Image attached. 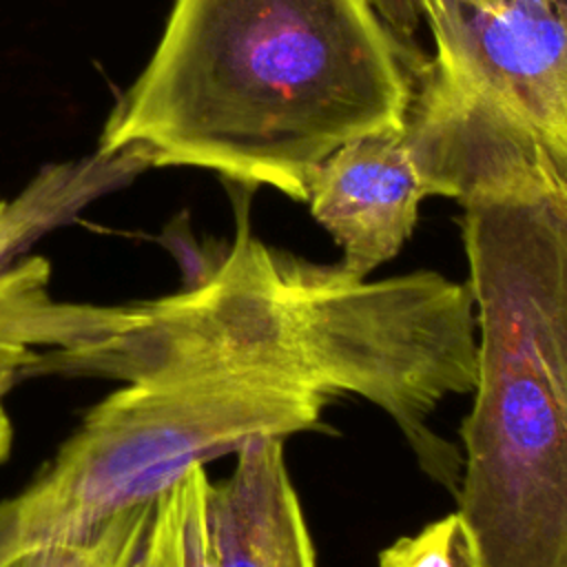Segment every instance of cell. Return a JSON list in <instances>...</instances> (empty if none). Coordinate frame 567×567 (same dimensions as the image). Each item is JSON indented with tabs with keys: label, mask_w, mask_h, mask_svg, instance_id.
I'll return each mask as SVG.
<instances>
[{
	"label": "cell",
	"mask_w": 567,
	"mask_h": 567,
	"mask_svg": "<svg viewBox=\"0 0 567 567\" xmlns=\"http://www.w3.org/2000/svg\"><path fill=\"white\" fill-rule=\"evenodd\" d=\"M233 210L235 235L206 277L142 301L122 330L35 350L22 365L20 381L122 385L0 501V565L153 501L250 439L339 436L323 416L330 405L390 399L396 352L372 288L339 264L266 244L248 204Z\"/></svg>",
	"instance_id": "obj_1"
},
{
	"label": "cell",
	"mask_w": 567,
	"mask_h": 567,
	"mask_svg": "<svg viewBox=\"0 0 567 567\" xmlns=\"http://www.w3.org/2000/svg\"><path fill=\"white\" fill-rule=\"evenodd\" d=\"M405 131L427 195L463 208L476 381L456 512L478 567H567V159L427 64Z\"/></svg>",
	"instance_id": "obj_2"
},
{
	"label": "cell",
	"mask_w": 567,
	"mask_h": 567,
	"mask_svg": "<svg viewBox=\"0 0 567 567\" xmlns=\"http://www.w3.org/2000/svg\"><path fill=\"white\" fill-rule=\"evenodd\" d=\"M425 62L372 0H173L97 153L306 204L330 153L405 126Z\"/></svg>",
	"instance_id": "obj_3"
},
{
	"label": "cell",
	"mask_w": 567,
	"mask_h": 567,
	"mask_svg": "<svg viewBox=\"0 0 567 567\" xmlns=\"http://www.w3.org/2000/svg\"><path fill=\"white\" fill-rule=\"evenodd\" d=\"M427 31L434 71L492 100L567 159V22L549 0H509L496 11L439 0Z\"/></svg>",
	"instance_id": "obj_4"
},
{
	"label": "cell",
	"mask_w": 567,
	"mask_h": 567,
	"mask_svg": "<svg viewBox=\"0 0 567 567\" xmlns=\"http://www.w3.org/2000/svg\"><path fill=\"white\" fill-rule=\"evenodd\" d=\"M425 197L403 126L357 137L330 153L310 177L306 204L341 248L343 268L370 277L412 237Z\"/></svg>",
	"instance_id": "obj_5"
},
{
	"label": "cell",
	"mask_w": 567,
	"mask_h": 567,
	"mask_svg": "<svg viewBox=\"0 0 567 567\" xmlns=\"http://www.w3.org/2000/svg\"><path fill=\"white\" fill-rule=\"evenodd\" d=\"M235 456L233 472L208 492L215 567H317L284 439H250Z\"/></svg>",
	"instance_id": "obj_6"
},
{
	"label": "cell",
	"mask_w": 567,
	"mask_h": 567,
	"mask_svg": "<svg viewBox=\"0 0 567 567\" xmlns=\"http://www.w3.org/2000/svg\"><path fill=\"white\" fill-rule=\"evenodd\" d=\"M51 266L27 257L0 268V352L64 348L122 330L142 317V301L100 306L55 299Z\"/></svg>",
	"instance_id": "obj_7"
},
{
	"label": "cell",
	"mask_w": 567,
	"mask_h": 567,
	"mask_svg": "<svg viewBox=\"0 0 567 567\" xmlns=\"http://www.w3.org/2000/svg\"><path fill=\"white\" fill-rule=\"evenodd\" d=\"M144 166L126 155L95 153L78 164L44 168L16 199H0V268L42 233L71 219L82 206Z\"/></svg>",
	"instance_id": "obj_8"
},
{
	"label": "cell",
	"mask_w": 567,
	"mask_h": 567,
	"mask_svg": "<svg viewBox=\"0 0 567 567\" xmlns=\"http://www.w3.org/2000/svg\"><path fill=\"white\" fill-rule=\"evenodd\" d=\"M208 492L210 478L204 465H195L153 498L135 567H215Z\"/></svg>",
	"instance_id": "obj_9"
},
{
	"label": "cell",
	"mask_w": 567,
	"mask_h": 567,
	"mask_svg": "<svg viewBox=\"0 0 567 567\" xmlns=\"http://www.w3.org/2000/svg\"><path fill=\"white\" fill-rule=\"evenodd\" d=\"M153 501L117 509L91 529L35 545L0 567H135Z\"/></svg>",
	"instance_id": "obj_10"
},
{
	"label": "cell",
	"mask_w": 567,
	"mask_h": 567,
	"mask_svg": "<svg viewBox=\"0 0 567 567\" xmlns=\"http://www.w3.org/2000/svg\"><path fill=\"white\" fill-rule=\"evenodd\" d=\"M379 567H478V563L461 514L452 512L381 549Z\"/></svg>",
	"instance_id": "obj_11"
},
{
	"label": "cell",
	"mask_w": 567,
	"mask_h": 567,
	"mask_svg": "<svg viewBox=\"0 0 567 567\" xmlns=\"http://www.w3.org/2000/svg\"><path fill=\"white\" fill-rule=\"evenodd\" d=\"M392 29L412 47H416V35L427 29V22L439 9V0H372Z\"/></svg>",
	"instance_id": "obj_12"
},
{
	"label": "cell",
	"mask_w": 567,
	"mask_h": 567,
	"mask_svg": "<svg viewBox=\"0 0 567 567\" xmlns=\"http://www.w3.org/2000/svg\"><path fill=\"white\" fill-rule=\"evenodd\" d=\"M35 350L27 352H0V463H4L13 447V423L4 408V394L20 383L22 365L33 357Z\"/></svg>",
	"instance_id": "obj_13"
},
{
	"label": "cell",
	"mask_w": 567,
	"mask_h": 567,
	"mask_svg": "<svg viewBox=\"0 0 567 567\" xmlns=\"http://www.w3.org/2000/svg\"><path fill=\"white\" fill-rule=\"evenodd\" d=\"M461 2H467V4H474V7H481V9L496 11V9L505 7L509 0H461Z\"/></svg>",
	"instance_id": "obj_14"
},
{
	"label": "cell",
	"mask_w": 567,
	"mask_h": 567,
	"mask_svg": "<svg viewBox=\"0 0 567 567\" xmlns=\"http://www.w3.org/2000/svg\"><path fill=\"white\" fill-rule=\"evenodd\" d=\"M549 4L563 16V20L567 22V0H549Z\"/></svg>",
	"instance_id": "obj_15"
}]
</instances>
